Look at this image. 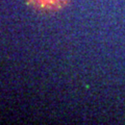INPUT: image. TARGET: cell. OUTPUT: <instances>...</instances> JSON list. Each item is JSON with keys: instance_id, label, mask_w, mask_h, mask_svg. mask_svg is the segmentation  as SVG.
Listing matches in <instances>:
<instances>
[{"instance_id": "obj_1", "label": "cell", "mask_w": 125, "mask_h": 125, "mask_svg": "<svg viewBox=\"0 0 125 125\" xmlns=\"http://www.w3.org/2000/svg\"><path fill=\"white\" fill-rule=\"evenodd\" d=\"M70 0H27L30 6L39 10H57L65 7Z\"/></svg>"}]
</instances>
